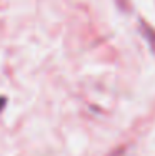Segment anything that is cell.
<instances>
[{
  "mask_svg": "<svg viewBox=\"0 0 155 156\" xmlns=\"http://www.w3.org/2000/svg\"><path fill=\"white\" fill-rule=\"evenodd\" d=\"M125 2H127V0H119V3H120V5H122V7H124V5H125Z\"/></svg>",
  "mask_w": 155,
  "mask_h": 156,
  "instance_id": "7a4b0ae2",
  "label": "cell"
},
{
  "mask_svg": "<svg viewBox=\"0 0 155 156\" xmlns=\"http://www.w3.org/2000/svg\"><path fill=\"white\" fill-rule=\"evenodd\" d=\"M140 32L143 33V37H145V40L149 42V45H150V48L153 50V53H155V30L153 28H150L147 23H140Z\"/></svg>",
  "mask_w": 155,
  "mask_h": 156,
  "instance_id": "6da1fadb",
  "label": "cell"
}]
</instances>
